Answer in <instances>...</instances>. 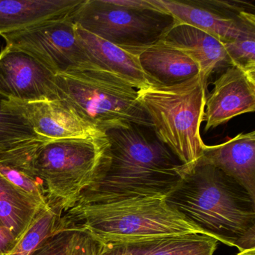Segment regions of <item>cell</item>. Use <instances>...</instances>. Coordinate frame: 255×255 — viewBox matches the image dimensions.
<instances>
[{
    "mask_svg": "<svg viewBox=\"0 0 255 255\" xmlns=\"http://www.w3.org/2000/svg\"><path fill=\"white\" fill-rule=\"evenodd\" d=\"M110 149L75 205L164 198L185 167L153 129L128 125L105 132Z\"/></svg>",
    "mask_w": 255,
    "mask_h": 255,
    "instance_id": "1",
    "label": "cell"
},
{
    "mask_svg": "<svg viewBox=\"0 0 255 255\" xmlns=\"http://www.w3.org/2000/svg\"><path fill=\"white\" fill-rule=\"evenodd\" d=\"M164 201L203 235L255 255V198L216 167L199 159L184 168Z\"/></svg>",
    "mask_w": 255,
    "mask_h": 255,
    "instance_id": "2",
    "label": "cell"
},
{
    "mask_svg": "<svg viewBox=\"0 0 255 255\" xmlns=\"http://www.w3.org/2000/svg\"><path fill=\"white\" fill-rule=\"evenodd\" d=\"M82 228L104 244L201 231L169 208L164 198L74 205L59 216L57 231Z\"/></svg>",
    "mask_w": 255,
    "mask_h": 255,
    "instance_id": "3",
    "label": "cell"
},
{
    "mask_svg": "<svg viewBox=\"0 0 255 255\" xmlns=\"http://www.w3.org/2000/svg\"><path fill=\"white\" fill-rule=\"evenodd\" d=\"M207 83L200 74L171 86L137 90L158 139L184 165H195L203 153L201 135Z\"/></svg>",
    "mask_w": 255,
    "mask_h": 255,
    "instance_id": "4",
    "label": "cell"
},
{
    "mask_svg": "<svg viewBox=\"0 0 255 255\" xmlns=\"http://www.w3.org/2000/svg\"><path fill=\"white\" fill-rule=\"evenodd\" d=\"M55 82L59 98L104 133L128 125L153 129L136 89L108 71L94 68L63 73L55 76Z\"/></svg>",
    "mask_w": 255,
    "mask_h": 255,
    "instance_id": "5",
    "label": "cell"
},
{
    "mask_svg": "<svg viewBox=\"0 0 255 255\" xmlns=\"http://www.w3.org/2000/svg\"><path fill=\"white\" fill-rule=\"evenodd\" d=\"M109 149L106 135L37 142L34 165L47 205L59 216L72 208L107 157Z\"/></svg>",
    "mask_w": 255,
    "mask_h": 255,
    "instance_id": "6",
    "label": "cell"
},
{
    "mask_svg": "<svg viewBox=\"0 0 255 255\" xmlns=\"http://www.w3.org/2000/svg\"><path fill=\"white\" fill-rule=\"evenodd\" d=\"M82 29L127 51L163 39L173 17L149 0H84L71 14Z\"/></svg>",
    "mask_w": 255,
    "mask_h": 255,
    "instance_id": "7",
    "label": "cell"
},
{
    "mask_svg": "<svg viewBox=\"0 0 255 255\" xmlns=\"http://www.w3.org/2000/svg\"><path fill=\"white\" fill-rule=\"evenodd\" d=\"M1 37L6 46L27 53L55 75L99 68L80 44L71 14Z\"/></svg>",
    "mask_w": 255,
    "mask_h": 255,
    "instance_id": "8",
    "label": "cell"
},
{
    "mask_svg": "<svg viewBox=\"0 0 255 255\" xmlns=\"http://www.w3.org/2000/svg\"><path fill=\"white\" fill-rule=\"evenodd\" d=\"M5 105L21 116L35 134L46 141L106 135L84 120L69 104L60 98L37 101L5 99Z\"/></svg>",
    "mask_w": 255,
    "mask_h": 255,
    "instance_id": "9",
    "label": "cell"
},
{
    "mask_svg": "<svg viewBox=\"0 0 255 255\" xmlns=\"http://www.w3.org/2000/svg\"><path fill=\"white\" fill-rule=\"evenodd\" d=\"M55 76L24 52L8 46L0 52V95L6 99H59Z\"/></svg>",
    "mask_w": 255,
    "mask_h": 255,
    "instance_id": "10",
    "label": "cell"
},
{
    "mask_svg": "<svg viewBox=\"0 0 255 255\" xmlns=\"http://www.w3.org/2000/svg\"><path fill=\"white\" fill-rule=\"evenodd\" d=\"M173 17L174 26L188 25L204 31L222 43L255 34V15L240 17L212 5L209 1L149 0Z\"/></svg>",
    "mask_w": 255,
    "mask_h": 255,
    "instance_id": "11",
    "label": "cell"
},
{
    "mask_svg": "<svg viewBox=\"0 0 255 255\" xmlns=\"http://www.w3.org/2000/svg\"><path fill=\"white\" fill-rule=\"evenodd\" d=\"M255 110V77L236 66L228 67L206 95L204 131L214 129L234 118Z\"/></svg>",
    "mask_w": 255,
    "mask_h": 255,
    "instance_id": "12",
    "label": "cell"
},
{
    "mask_svg": "<svg viewBox=\"0 0 255 255\" xmlns=\"http://www.w3.org/2000/svg\"><path fill=\"white\" fill-rule=\"evenodd\" d=\"M200 160L238 182L255 198V132L238 134L216 145L204 144Z\"/></svg>",
    "mask_w": 255,
    "mask_h": 255,
    "instance_id": "13",
    "label": "cell"
},
{
    "mask_svg": "<svg viewBox=\"0 0 255 255\" xmlns=\"http://www.w3.org/2000/svg\"><path fill=\"white\" fill-rule=\"evenodd\" d=\"M77 38L92 63L141 90L153 86L135 55L76 25Z\"/></svg>",
    "mask_w": 255,
    "mask_h": 255,
    "instance_id": "14",
    "label": "cell"
},
{
    "mask_svg": "<svg viewBox=\"0 0 255 255\" xmlns=\"http://www.w3.org/2000/svg\"><path fill=\"white\" fill-rule=\"evenodd\" d=\"M216 239L199 234L160 236L104 244L99 255H213Z\"/></svg>",
    "mask_w": 255,
    "mask_h": 255,
    "instance_id": "15",
    "label": "cell"
},
{
    "mask_svg": "<svg viewBox=\"0 0 255 255\" xmlns=\"http://www.w3.org/2000/svg\"><path fill=\"white\" fill-rule=\"evenodd\" d=\"M161 41L192 59L207 83L216 69L225 65L231 66L223 43L197 28L188 25L173 26Z\"/></svg>",
    "mask_w": 255,
    "mask_h": 255,
    "instance_id": "16",
    "label": "cell"
},
{
    "mask_svg": "<svg viewBox=\"0 0 255 255\" xmlns=\"http://www.w3.org/2000/svg\"><path fill=\"white\" fill-rule=\"evenodd\" d=\"M84 0H0V36L71 15Z\"/></svg>",
    "mask_w": 255,
    "mask_h": 255,
    "instance_id": "17",
    "label": "cell"
},
{
    "mask_svg": "<svg viewBox=\"0 0 255 255\" xmlns=\"http://www.w3.org/2000/svg\"><path fill=\"white\" fill-rule=\"evenodd\" d=\"M129 53L136 56L153 86H174L199 74L192 59L162 41Z\"/></svg>",
    "mask_w": 255,
    "mask_h": 255,
    "instance_id": "18",
    "label": "cell"
},
{
    "mask_svg": "<svg viewBox=\"0 0 255 255\" xmlns=\"http://www.w3.org/2000/svg\"><path fill=\"white\" fill-rule=\"evenodd\" d=\"M45 207L0 174V226L11 229L17 240Z\"/></svg>",
    "mask_w": 255,
    "mask_h": 255,
    "instance_id": "19",
    "label": "cell"
},
{
    "mask_svg": "<svg viewBox=\"0 0 255 255\" xmlns=\"http://www.w3.org/2000/svg\"><path fill=\"white\" fill-rule=\"evenodd\" d=\"M37 142L39 141L0 153V174L47 205L42 183L34 165L33 148Z\"/></svg>",
    "mask_w": 255,
    "mask_h": 255,
    "instance_id": "20",
    "label": "cell"
},
{
    "mask_svg": "<svg viewBox=\"0 0 255 255\" xmlns=\"http://www.w3.org/2000/svg\"><path fill=\"white\" fill-rule=\"evenodd\" d=\"M103 247L86 230L68 228L46 238L30 255H99Z\"/></svg>",
    "mask_w": 255,
    "mask_h": 255,
    "instance_id": "21",
    "label": "cell"
},
{
    "mask_svg": "<svg viewBox=\"0 0 255 255\" xmlns=\"http://www.w3.org/2000/svg\"><path fill=\"white\" fill-rule=\"evenodd\" d=\"M5 99L0 95V153L30 143L46 141L35 134L21 116L7 108Z\"/></svg>",
    "mask_w": 255,
    "mask_h": 255,
    "instance_id": "22",
    "label": "cell"
},
{
    "mask_svg": "<svg viewBox=\"0 0 255 255\" xmlns=\"http://www.w3.org/2000/svg\"><path fill=\"white\" fill-rule=\"evenodd\" d=\"M59 219L54 210L48 206L44 207L7 255H30L41 242L57 231Z\"/></svg>",
    "mask_w": 255,
    "mask_h": 255,
    "instance_id": "23",
    "label": "cell"
},
{
    "mask_svg": "<svg viewBox=\"0 0 255 255\" xmlns=\"http://www.w3.org/2000/svg\"><path fill=\"white\" fill-rule=\"evenodd\" d=\"M223 44L230 65L255 77V34Z\"/></svg>",
    "mask_w": 255,
    "mask_h": 255,
    "instance_id": "24",
    "label": "cell"
},
{
    "mask_svg": "<svg viewBox=\"0 0 255 255\" xmlns=\"http://www.w3.org/2000/svg\"><path fill=\"white\" fill-rule=\"evenodd\" d=\"M17 242V237L11 229L0 226V255H8Z\"/></svg>",
    "mask_w": 255,
    "mask_h": 255,
    "instance_id": "25",
    "label": "cell"
},
{
    "mask_svg": "<svg viewBox=\"0 0 255 255\" xmlns=\"http://www.w3.org/2000/svg\"></svg>",
    "mask_w": 255,
    "mask_h": 255,
    "instance_id": "26",
    "label": "cell"
}]
</instances>
